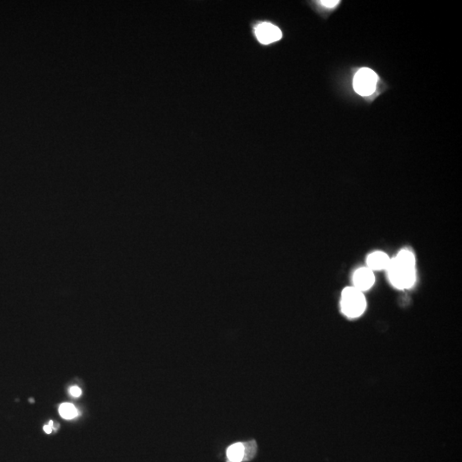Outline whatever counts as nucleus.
Wrapping results in <instances>:
<instances>
[{"instance_id":"obj_1","label":"nucleus","mask_w":462,"mask_h":462,"mask_svg":"<svg viewBox=\"0 0 462 462\" xmlns=\"http://www.w3.org/2000/svg\"><path fill=\"white\" fill-rule=\"evenodd\" d=\"M387 271L394 287L399 290L413 287L416 281L415 254L408 249H403L390 259Z\"/></svg>"},{"instance_id":"obj_2","label":"nucleus","mask_w":462,"mask_h":462,"mask_svg":"<svg viewBox=\"0 0 462 462\" xmlns=\"http://www.w3.org/2000/svg\"><path fill=\"white\" fill-rule=\"evenodd\" d=\"M341 312L350 319H355L363 314L367 308V301L363 292L356 287H346L341 292Z\"/></svg>"},{"instance_id":"obj_3","label":"nucleus","mask_w":462,"mask_h":462,"mask_svg":"<svg viewBox=\"0 0 462 462\" xmlns=\"http://www.w3.org/2000/svg\"><path fill=\"white\" fill-rule=\"evenodd\" d=\"M378 82V76L369 68L361 69L355 74L354 88L360 95L369 96L374 93Z\"/></svg>"},{"instance_id":"obj_4","label":"nucleus","mask_w":462,"mask_h":462,"mask_svg":"<svg viewBox=\"0 0 462 462\" xmlns=\"http://www.w3.org/2000/svg\"><path fill=\"white\" fill-rule=\"evenodd\" d=\"M255 35L259 42L264 45H269L281 40L282 31L276 26L271 23H260L255 28Z\"/></svg>"},{"instance_id":"obj_5","label":"nucleus","mask_w":462,"mask_h":462,"mask_svg":"<svg viewBox=\"0 0 462 462\" xmlns=\"http://www.w3.org/2000/svg\"><path fill=\"white\" fill-rule=\"evenodd\" d=\"M353 282L354 287L361 292L368 291L374 284V273L368 267L360 268L354 274Z\"/></svg>"},{"instance_id":"obj_6","label":"nucleus","mask_w":462,"mask_h":462,"mask_svg":"<svg viewBox=\"0 0 462 462\" xmlns=\"http://www.w3.org/2000/svg\"><path fill=\"white\" fill-rule=\"evenodd\" d=\"M390 262V258L388 254L381 251L373 252L367 257V267L372 271L387 270Z\"/></svg>"},{"instance_id":"obj_7","label":"nucleus","mask_w":462,"mask_h":462,"mask_svg":"<svg viewBox=\"0 0 462 462\" xmlns=\"http://www.w3.org/2000/svg\"><path fill=\"white\" fill-rule=\"evenodd\" d=\"M227 459L228 462H241L244 457V446L242 442H237L228 447L227 449Z\"/></svg>"},{"instance_id":"obj_8","label":"nucleus","mask_w":462,"mask_h":462,"mask_svg":"<svg viewBox=\"0 0 462 462\" xmlns=\"http://www.w3.org/2000/svg\"><path fill=\"white\" fill-rule=\"evenodd\" d=\"M60 414L65 420H71L78 415L76 408L71 403H63L60 408Z\"/></svg>"},{"instance_id":"obj_9","label":"nucleus","mask_w":462,"mask_h":462,"mask_svg":"<svg viewBox=\"0 0 462 462\" xmlns=\"http://www.w3.org/2000/svg\"><path fill=\"white\" fill-rule=\"evenodd\" d=\"M244 446V457L243 460H250L254 458V455L256 454L257 444L254 441L245 442L243 443Z\"/></svg>"},{"instance_id":"obj_10","label":"nucleus","mask_w":462,"mask_h":462,"mask_svg":"<svg viewBox=\"0 0 462 462\" xmlns=\"http://www.w3.org/2000/svg\"><path fill=\"white\" fill-rule=\"evenodd\" d=\"M339 3H340V1H338V0H323V1H320V4H321L322 6L326 7V8H334Z\"/></svg>"},{"instance_id":"obj_11","label":"nucleus","mask_w":462,"mask_h":462,"mask_svg":"<svg viewBox=\"0 0 462 462\" xmlns=\"http://www.w3.org/2000/svg\"><path fill=\"white\" fill-rule=\"evenodd\" d=\"M71 394L75 397H78L82 394V390L79 387L74 386L71 389Z\"/></svg>"},{"instance_id":"obj_12","label":"nucleus","mask_w":462,"mask_h":462,"mask_svg":"<svg viewBox=\"0 0 462 462\" xmlns=\"http://www.w3.org/2000/svg\"><path fill=\"white\" fill-rule=\"evenodd\" d=\"M44 431H45V433H47V434H50V433H51V432H52V431H53V428H52V427H51V426H48L47 425V426H44Z\"/></svg>"},{"instance_id":"obj_13","label":"nucleus","mask_w":462,"mask_h":462,"mask_svg":"<svg viewBox=\"0 0 462 462\" xmlns=\"http://www.w3.org/2000/svg\"><path fill=\"white\" fill-rule=\"evenodd\" d=\"M48 426H51V427H52V428H54L53 421H52V420H51V421L49 422V424H48Z\"/></svg>"}]
</instances>
